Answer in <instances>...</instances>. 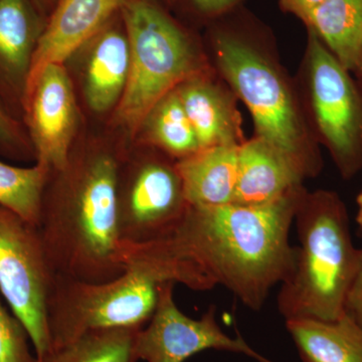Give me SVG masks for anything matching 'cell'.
<instances>
[{"instance_id":"obj_1","label":"cell","mask_w":362,"mask_h":362,"mask_svg":"<svg viewBox=\"0 0 362 362\" xmlns=\"http://www.w3.org/2000/svg\"><path fill=\"white\" fill-rule=\"evenodd\" d=\"M303 187L264 206H188L166 239L181 259L259 311L291 275L296 247L290 230Z\"/></svg>"},{"instance_id":"obj_2","label":"cell","mask_w":362,"mask_h":362,"mask_svg":"<svg viewBox=\"0 0 362 362\" xmlns=\"http://www.w3.org/2000/svg\"><path fill=\"white\" fill-rule=\"evenodd\" d=\"M118 159L109 151L73 157L51 170L37 228L58 275L107 282L125 268L117 225Z\"/></svg>"},{"instance_id":"obj_3","label":"cell","mask_w":362,"mask_h":362,"mask_svg":"<svg viewBox=\"0 0 362 362\" xmlns=\"http://www.w3.org/2000/svg\"><path fill=\"white\" fill-rule=\"evenodd\" d=\"M299 246L291 275L281 284L278 309L285 321H335L362 266L346 207L335 192H303L295 211Z\"/></svg>"},{"instance_id":"obj_4","label":"cell","mask_w":362,"mask_h":362,"mask_svg":"<svg viewBox=\"0 0 362 362\" xmlns=\"http://www.w3.org/2000/svg\"><path fill=\"white\" fill-rule=\"evenodd\" d=\"M120 16L129 40L130 70L118 117L136 132L162 98L201 75V62L187 33L152 0H124Z\"/></svg>"},{"instance_id":"obj_5","label":"cell","mask_w":362,"mask_h":362,"mask_svg":"<svg viewBox=\"0 0 362 362\" xmlns=\"http://www.w3.org/2000/svg\"><path fill=\"white\" fill-rule=\"evenodd\" d=\"M214 47L221 73L251 112L257 137L287 156L304 178L317 175L320 158L305 136L291 93L280 74L233 32L218 30Z\"/></svg>"},{"instance_id":"obj_6","label":"cell","mask_w":362,"mask_h":362,"mask_svg":"<svg viewBox=\"0 0 362 362\" xmlns=\"http://www.w3.org/2000/svg\"><path fill=\"white\" fill-rule=\"evenodd\" d=\"M160 285L131 268L107 282L57 274L47 304L49 349L90 331L143 327L156 310Z\"/></svg>"},{"instance_id":"obj_7","label":"cell","mask_w":362,"mask_h":362,"mask_svg":"<svg viewBox=\"0 0 362 362\" xmlns=\"http://www.w3.org/2000/svg\"><path fill=\"white\" fill-rule=\"evenodd\" d=\"M56 277L39 228L0 206V291L37 357L51 347L47 304Z\"/></svg>"},{"instance_id":"obj_8","label":"cell","mask_w":362,"mask_h":362,"mask_svg":"<svg viewBox=\"0 0 362 362\" xmlns=\"http://www.w3.org/2000/svg\"><path fill=\"white\" fill-rule=\"evenodd\" d=\"M309 86L314 119L324 144L344 178L362 168V90L308 30Z\"/></svg>"},{"instance_id":"obj_9","label":"cell","mask_w":362,"mask_h":362,"mask_svg":"<svg viewBox=\"0 0 362 362\" xmlns=\"http://www.w3.org/2000/svg\"><path fill=\"white\" fill-rule=\"evenodd\" d=\"M127 169L119 166L117 180L120 242L145 244L169 237L189 206L176 163L149 157Z\"/></svg>"},{"instance_id":"obj_10","label":"cell","mask_w":362,"mask_h":362,"mask_svg":"<svg viewBox=\"0 0 362 362\" xmlns=\"http://www.w3.org/2000/svg\"><path fill=\"white\" fill-rule=\"evenodd\" d=\"M175 283L159 286L156 308L146 325L136 333L134 354L145 362H185L189 357L214 349L244 354L258 362H275L256 351L242 335L226 334L209 307L199 319L185 315L173 297Z\"/></svg>"},{"instance_id":"obj_11","label":"cell","mask_w":362,"mask_h":362,"mask_svg":"<svg viewBox=\"0 0 362 362\" xmlns=\"http://www.w3.org/2000/svg\"><path fill=\"white\" fill-rule=\"evenodd\" d=\"M25 129L37 163L62 170L70 159L78 111L70 78L63 65L47 66L23 100Z\"/></svg>"},{"instance_id":"obj_12","label":"cell","mask_w":362,"mask_h":362,"mask_svg":"<svg viewBox=\"0 0 362 362\" xmlns=\"http://www.w3.org/2000/svg\"><path fill=\"white\" fill-rule=\"evenodd\" d=\"M124 0H59L40 35L26 81L25 95L47 66L63 65L120 13ZM25 100V99H23Z\"/></svg>"},{"instance_id":"obj_13","label":"cell","mask_w":362,"mask_h":362,"mask_svg":"<svg viewBox=\"0 0 362 362\" xmlns=\"http://www.w3.org/2000/svg\"><path fill=\"white\" fill-rule=\"evenodd\" d=\"M45 25L33 0H0V99L16 118Z\"/></svg>"},{"instance_id":"obj_14","label":"cell","mask_w":362,"mask_h":362,"mask_svg":"<svg viewBox=\"0 0 362 362\" xmlns=\"http://www.w3.org/2000/svg\"><path fill=\"white\" fill-rule=\"evenodd\" d=\"M303 178L287 156L256 137L240 145L237 187L233 204H272L301 187Z\"/></svg>"},{"instance_id":"obj_15","label":"cell","mask_w":362,"mask_h":362,"mask_svg":"<svg viewBox=\"0 0 362 362\" xmlns=\"http://www.w3.org/2000/svg\"><path fill=\"white\" fill-rule=\"evenodd\" d=\"M84 90L93 110L106 112L119 104L130 70V45L122 26L112 20L89 42Z\"/></svg>"},{"instance_id":"obj_16","label":"cell","mask_w":362,"mask_h":362,"mask_svg":"<svg viewBox=\"0 0 362 362\" xmlns=\"http://www.w3.org/2000/svg\"><path fill=\"white\" fill-rule=\"evenodd\" d=\"M240 145L199 150L176 162L185 199L192 206L233 204L237 187Z\"/></svg>"},{"instance_id":"obj_17","label":"cell","mask_w":362,"mask_h":362,"mask_svg":"<svg viewBox=\"0 0 362 362\" xmlns=\"http://www.w3.org/2000/svg\"><path fill=\"white\" fill-rule=\"evenodd\" d=\"M192 123L199 150L218 145H240V119L232 99L201 75L176 88Z\"/></svg>"},{"instance_id":"obj_18","label":"cell","mask_w":362,"mask_h":362,"mask_svg":"<svg viewBox=\"0 0 362 362\" xmlns=\"http://www.w3.org/2000/svg\"><path fill=\"white\" fill-rule=\"evenodd\" d=\"M302 362H362V328L345 314L335 321L289 320Z\"/></svg>"},{"instance_id":"obj_19","label":"cell","mask_w":362,"mask_h":362,"mask_svg":"<svg viewBox=\"0 0 362 362\" xmlns=\"http://www.w3.org/2000/svg\"><path fill=\"white\" fill-rule=\"evenodd\" d=\"M347 71L362 51V0H324L301 18Z\"/></svg>"},{"instance_id":"obj_20","label":"cell","mask_w":362,"mask_h":362,"mask_svg":"<svg viewBox=\"0 0 362 362\" xmlns=\"http://www.w3.org/2000/svg\"><path fill=\"white\" fill-rule=\"evenodd\" d=\"M141 328L90 331L62 346L52 347L42 356H35V362H138L134 341Z\"/></svg>"},{"instance_id":"obj_21","label":"cell","mask_w":362,"mask_h":362,"mask_svg":"<svg viewBox=\"0 0 362 362\" xmlns=\"http://www.w3.org/2000/svg\"><path fill=\"white\" fill-rule=\"evenodd\" d=\"M141 127L145 128L150 142L177 158H185L199 150L197 135L176 90L162 98Z\"/></svg>"},{"instance_id":"obj_22","label":"cell","mask_w":362,"mask_h":362,"mask_svg":"<svg viewBox=\"0 0 362 362\" xmlns=\"http://www.w3.org/2000/svg\"><path fill=\"white\" fill-rule=\"evenodd\" d=\"M49 168H18L0 161V206L37 226Z\"/></svg>"},{"instance_id":"obj_23","label":"cell","mask_w":362,"mask_h":362,"mask_svg":"<svg viewBox=\"0 0 362 362\" xmlns=\"http://www.w3.org/2000/svg\"><path fill=\"white\" fill-rule=\"evenodd\" d=\"M25 325L0 302V362H35Z\"/></svg>"},{"instance_id":"obj_24","label":"cell","mask_w":362,"mask_h":362,"mask_svg":"<svg viewBox=\"0 0 362 362\" xmlns=\"http://www.w3.org/2000/svg\"><path fill=\"white\" fill-rule=\"evenodd\" d=\"M0 153L11 158L25 159L33 156L35 150L28 131L20 119L11 113L0 99Z\"/></svg>"},{"instance_id":"obj_25","label":"cell","mask_w":362,"mask_h":362,"mask_svg":"<svg viewBox=\"0 0 362 362\" xmlns=\"http://www.w3.org/2000/svg\"><path fill=\"white\" fill-rule=\"evenodd\" d=\"M242 0H192L195 11L202 16L216 18L232 11Z\"/></svg>"},{"instance_id":"obj_26","label":"cell","mask_w":362,"mask_h":362,"mask_svg":"<svg viewBox=\"0 0 362 362\" xmlns=\"http://www.w3.org/2000/svg\"><path fill=\"white\" fill-rule=\"evenodd\" d=\"M345 314L362 328V266L347 298Z\"/></svg>"},{"instance_id":"obj_27","label":"cell","mask_w":362,"mask_h":362,"mask_svg":"<svg viewBox=\"0 0 362 362\" xmlns=\"http://www.w3.org/2000/svg\"><path fill=\"white\" fill-rule=\"evenodd\" d=\"M322 1L324 0H279V4L285 11L294 14L301 20Z\"/></svg>"},{"instance_id":"obj_28","label":"cell","mask_w":362,"mask_h":362,"mask_svg":"<svg viewBox=\"0 0 362 362\" xmlns=\"http://www.w3.org/2000/svg\"><path fill=\"white\" fill-rule=\"evenodd\" d=\"M356 204H357V214H356V221L358 223L359 228L362 230V190L361 194H358L356 199Z\"/></svg>"},{"instance_id":"obj_29","label":"cell","mask_w":362,"mask_h":362,"mask_svg":"<svg viewBox=\"0 0 362 362\" xmlns=\"http://www.w3.org/2000/svg\"><path fill=\"white\" fill-rule=\"evenodd\" d=\"M33 1L37 4V8L40 9V13H42V8H44L45 6L54 4V1L58 2L59 0H33Z\"/></svg>"},{"instance_id":"obj_30","label":"cell","mask_w":362,"mask_h":362,"mask_svg":"<svg viewBox=\"0 0 362 362\" xmlns=\"http://www.w3.org/2000/svg\"><path fill=\"white\" fill-rule=\"evenodd\" d=\"M354 71H356L357 75L359 76V78H361V81L362 83V51L361 56H359L358 62H357V65L356 70Z\"/></svg>"},{"instance_id":"obj_31","label":"cell","mask_w":362,"mask_h":362,"mask_svg":"<svg viewBox=\"0 0 362 362\" xmlns=\"http://www.w3.org/2000/svg\"><path fill=\"white\" fill-rule=\"evenodd\" d=\"M165 1H168V2H173V1H175V0H165Z\"/></svg>"}]
</instances>
